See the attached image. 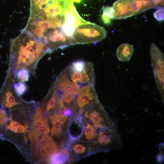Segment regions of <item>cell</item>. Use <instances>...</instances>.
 Here are the masks:
<instances>
[{
	"label": "cell",
	"mask_w": 164,
	"mask_h": 164,
	"mask_svg": "<svg viewBox=\"0 0 164 164\" xmlns=\"http://www.w3.org/2000/svg\"><path fill=\"white\" fill-rule=\"evenodd\" d=\"M103 14L108 16L111 19H114L115 13L112 7H105L103 8Z\"/></svg>",
	"instance_id": "cell-19"
},
{
	"label": "cell",
	"mask_w": 164,
	"mask_h": 164,
	"mask_svg": "<svg viewBox=\"0 0 164 164\" xmlns=\"http://www.w3.org/2000/svg\"><path fill=\"white\" fill-rule=\"evenodd\" d=\"M47 53L46 43L37 40L23 30L11 42L8 70L16 77L19 71L24 69L34 75L38 62Z\"/></svg>",
	"instance_id": "cell-1"
},
{
	"label": "cell",
	"mask_w": 164,
	"mask_h": 164,
	"mask_svg": "<svg viewBox=\"0 0 164 164\" xmlns=\"http://www.w3.org/2000/svg\"><path fill=\"white\" fill-rule=\"evenodd\" d=\"M74 161V158L72 154L70 153L69 154V157L67 159V162L69 163H72Z\"/></svg>",
	"instance_id": "cell-24"
},
{
	"label": "cell",
	"mask_w": 164,
	"mask_h": 164,
	"mask_svg": "<svg viewBox=\"0 0 164 164\" xmlns=\"http://www.w3.org/2000/svg\"><path fill=\"white\" fill-rule=\"evenodd\" d=\"M46 157L51 155L53 153L58 151L59 147L54 140L48 144L44 148Z\"/></svg>",
	"instance_id": "cell-10"
},
{
	"label": "cell",
	"mask_w": 164,
	"mask_h": 164,
	"mask_svg": "<svg viewBox=\"0 0 164 164\" xmlns=\"http://www.w3.org/2000/svg\"><path fill=\"white\" fill-rule=\"evenodd\" d=\"M112 7L115 19L126 18L157 7L153 0H118Z\"/></svg>",
	"instance_id": "cell-2"
},
{
	"label": "cell",
	"mask_w": 164,
	"mask_h": 164,
	"mask_svg": "<svg viewBox=\"0 0 164 164\" xmlns=\"http://www.w3.org/2000/svg\"><path fill=\"white\" fill-rule=\"evenodd\" d=\"M40 135H41L47 134L50 132V130L47 122L44 123L42 126L36 131Z\"/></svg>",
	"instance_id": "cell-18"
},
{
	"label": "cell",
	"mask_w": 164,
	"mask_h": 164,
	"mask_svg": "<svg viewBox=\"0 0 164 164\" xmlns=\"http://www.w3.org/2000/svg\"><path fill=\"white\" fill-rule=\"evenodd\" d=\"M96 129L89 124H88L86 127L85 135L87 139H92L94 138L96 135Z\"/></svg>",
	"instance_id": "cell-12"
},
{
	"label": "cell",
	"mask_w": 164,
	"mask_h": 164,
	"mask_svg": "<svg viewBox=\"0 0 164 164\" xmlns=\"http://www.w3.org/2000/svg\"><path fill=\"white\" fill-rule=\"evenodd\" d=\"M72 113L73 110H72L67 109L64 112L63 115L67 117H70L72 115Z\"/></svg>",
	"instance_id": "cell-23"
},
{
	"label": "cell",
	"mask_w": 164,
	"mask_h": 164,
	"mask_svg": "<svg viewBox=\"0 0 164 164\" xmlns=\"http://www.w3.org/2000/svg\"><path fill=\"white\" fill-rule=\"evenodd\" d=\"M64 20L61 27L63 33L67 37L72 38L76 27L81 24L88 23L84 20L77 12L72 1L69 4L64 12Z\"/></svg>",
	"instance_id": "cell-5"
},
{
	"label": "cell",
	"mask_w": 164,
	"mask_h": 164,
	"mask_svg": "<svg viewBox=\"0 0 164 164\" xmlns=\"http://www.w3.org/2000/svg\"><path fill=\"white\" fill-rule=\"evenodd\" d=\"M52 138L47 134L42 135L40 140V148H44L47 145L53 141Z\"/></svg>",
	"instance_id": "cell-16"
},
{
	"label": "cell",
	"mask_w": 164,
	"mask_h": 164,
	"mask_svg": "<svg viewBox=\"0 0 164 164\" xmlns=\"http://www.w3.org/2000/svg\"><path fill=\"white\" fill-rule=\"evenodd\" d=\"M44 110L42 106H38L35 110L33 119L32 130L36 131L45 122L47 119L44 117Z\"/></svg>",
	"instance_id": "cell-7"
},
{
	"label": "cell",
	"mask_w": 164,
	"mask_h": 164,
	"mask_svg": "<svg viewBox=\"0 0 164 164\" xmlns=\"http://www.w3.org/2000/svg\"><path fill=\"white\" fill-rule=\"evenodd\" d=\"M53 124V127L51 130V133L52 136L59 137L60 136L62 132V125L58 120L52 122Z\"/></svg>",
	"instance_id": "cell-9"
},
{
	"label": "cell",
	"mask_w": 164,
	"mask_h": 164,
	"mask_svg": "<svg viewBox=\"0 0 164 164\" xmlns=\"http://www.w3.org/2000/svg\"><path fill=\"white\" fill-rule=\"evenodd\" d=\"M40 135L35 131L32 130L29 133V137L31 141V149L33 157L38 158L39 155V145Z\"/></svg>",
	"instance_id": "cell-8"
},
{
	"label": "cell",
	"mask_w": 164,
	"mask_h": 164,
	"mask_svg": "<svg viewBox=\"0 0 164 164\" xmlns=\"http://www.w3.org/2000/svg\"><path fill=\"white\" fill-rule=\"evenodd\" d=\"M16 91L19 95H23L26 91L27 87L26 84L22 82H19L14 85Z\"/></svg>",
	"instance_id": "cell-14"
},
{
	"label": "cell",
	"mask_w": 164,
	"mask_h": 164,
	"mask_svg": "<svg viewBox=\"0 0 164 164\" xmlns=\"http://www.w3.org/2000/svg\"><path fill=\"white\" fill-rule=\"evenodd\" d=\"M65 162L60 152L51 154L49 160V162L51 164H62Z\"/></svg>",
	"instance_id": "cell-11"
},
{
	"label": "cell",
	"mask_w": 164,
	"mask_h": 164,
	"mask_svg": "<svg viewBox=\"0 0 164 164\" xmlns=\"http://www.w3.org/2000/svg\"><path fill=\"white\" fill-rule=\"evenodd\" d=\"M152 66L158 90L162 101L164 102V57L163 52L154 43L150 47Z\"/></svg>",
	"instance_id": "cell-4"
},
{
	"label": "cell",
	"mask_w": 164,
	"mask_h": 164,
	"mask_svg": "<svg viewBox=\"0 0 164 164\" xmlns=\"http://www.w3.org/2000/svg\"><path fill=\"white\" fill-rule=\"evenodd\" d=\"M102 20L104 24L106 25H109L111 23V18L109 16L105 15L103 14L102 15Z\"/></svg>",
	"instance_id": "cell-22"
},
{
	"label": "cell",
	"mask_w": 164,
	"mask_h": 164,
	"mask_svg": "<svg viewBox=\"0 0 164 164\" xmlns=\"http://www.w3.org/2000/svg\"><path fill=\"white\" fill-rule=\"evenodd\" d=\"M73 149L76 153L79 154L84 153L86 150L85 147L80 144L75 145L73 147Z\"/></svg>",
	"instance_id": "cell-20"
},
{
	"label": "cell",
	"mask_w": 164,
	"mask_h": 164,
	"mask_svg": "<svg viewBox=\"0 0 164 164\" xmlns=\"http://www.w3.org/2000/svg\"><path fill=\"white\" fill-rule=\"evenodd\" d=\"M20 125V124L17 122L11 119L9 124L6 125L3 130L4 129L5 131L10 130L13 131L15 129Z\"/></svg>",
	"instance_id": "cell-17"
},
{
	"label": "cell",
	"mask_w": 164,
	"mask_h": 164,
	"mask_svg": "<svg viewBox=\"0 0 164 164\" xmlns=\"http://www.w3.org/2000/svg\"><path fill=\"white\" fill-rule=\"evenodd\" d=\"M29 72L26 69H23L19 71L16 77L19 82H24L27 81L29 78Z\"/></svg>",
	"instance_id": "cell-13"
},
{
	"label": "cell",
	"mask_w": 164,
	"mask_h": 164,
	"mask_svg": "<svg viewBox=\"0 0 164 164\" xmlns=\"http://www.w3.org/2000/svg\"><path fill=\"white\" fill-rule=\"evenodd\" d=\"M134 52L133 46L129 44H123L120 45L117 51V56L118 60L125 62L129 61Z\"/></svg>",
	"instance_id": "cell-6"
},
{
	"label": "cell",
	"mask_w": 164,
	"mask_h": 164,
	"mask_svg": "<svg viewBox=\"0 0 164 164\" xmlns=\"http://www.w3.org/2000/svg\"><path fill=\"white\" fill-rule=\"evenodd\" d=\"M27 126L20 125L15 129L13 131L15 133H23L27 131Z\"/></svg>",
	"instance_id": "cell-21"
},
{
	"label": "cell",
	"mask_w": 164,
	"mask_h": 164,
	"mask_svg": "<svg viewBox=\"0 0 164 164\" xmlns=\"http://www.w3.org/2000/svg\"><path fill=\"white\" fill-rule=\"evenodd\" d=\"M107 32L103 27L90 22L77 26L72 38L75 45L95 43L107 37Z\"/></svg>",
	"instance_id": "cell-3"
},
{
	"label": "cell",
	"mask_w": 164,
	"mask_h": 164,
	"mask_svg": "<svg viewBox=\"0 0 164 164\" xmlns=\"http://www.w3.org/2000/svg\"><path fill=\"white\" fill-rule=\"evenodd\" d=\"M164 12L163 8L160 7L153 13V15L157 21H162L164 20Z\"/></svg>",
	"instance_id": "cell-15"
}]
</instances>
